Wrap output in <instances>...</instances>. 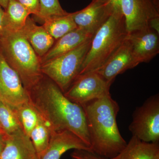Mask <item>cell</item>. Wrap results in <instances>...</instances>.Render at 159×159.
<instances>
[{
  "mask_svg": "<svg viewBox=\"0 0 159 159\" xmlns=\"http://www.w3.org/2000/svg\"><path fill=\"white\" fill-rule=\"evenodd\" d=\"M9 0H0V7L5 10L7 7Z\"/></svg>",
  "mask_w": 159,
  "mask_h": 159,
  "instance_id": "f546056e",
  "label": "cell"
},
{
  "mask_svg": "<svg viewBox=\"0 0 159 159\" xmlns=\"http://www.w3.org/2000/svg\"><path fill=\"white\" fill-rule=\"evenodd\" d=\"M0 159H39L30 137L22 129L6 134L5 145Z\"/></svg>",
  "mask_w": 159,
  "mask_h": 159,
  "instance_id": "5bb4252c",
  "label": "cell"
},
{
  "mask_svg": "<svg viewBox=\"0 0 159 159\" xmlns=\"http://www.w3.org/2000/svg\"><path fill=\"white\" fill-rule=\"evenodd\" d=\"M0 97L12 108L29 101V95L19 76L6 62L1 51Z\"/></svg>",
  "mask_w": 159,
  "mask_h": 159,
  "instance_id": "9c48e42d",
  "label": "cell"
},
{
  "mask_svg": "<svg viewBox=\"0 0 159 159\" xmlns=\"http://www.w3.org/2000/svg\"><path fill=\"white\" fill-rule=\"evenodd\" d=\"M52 131L48 122L40 116L38 122L29 137L37 152L39 158L48 148Z\"/></svg>",
  "mask_w": 159,
  "mask_h": 159,
  "instance_id": "ffe728a7",
  "label": "cell"
},
{
  "mask_svg": "<svg viewBox=\"0 0 159 159\" xmlns=\"http://www.w3.org/2000/svg\"><path fill=\"white\" fill-rule=\"evenodd\" d=\"M109 2H102L92 1L84 9L72 13L77 28L93 36L112 14Z\"/></svg>",
  "mask_w": 159,
  "mask_h": 159,
  "instance_id": "30bf717a",
  "label": "cell"
},
{
  "mask_svg": "<svg viewBox=\"0 0 159 159\" xmlns=\"http://www.w3.org/2000/svg\"><path fill=\"white\" fill-rule=\"evenodd\" d=\"M40 11L37 19L43 22L53 16L67 14L60 4L59 0H39Z\"/></svg>",
  "mask_w": 159,
  "mask_h": 159,
  "instance_id": "603a6c76",
  "label": "cell"
},
{
  "mask_svg": "<svg viewBox=\"0 0 159 159\" xmlns=\"http://www.w3.org/2000/svg\"><path fill=\"white\" fill-rule=\"evenodd\" d=\"M6 136V134L0 129V155L5 147Z\"/></svg>",
  "mask_w": 159,
  "mask_h": 159,
  "instance_id": "f1b7e54d",
  "label": "cell"
},
{
  "mask_svg": "<svg viewBox=\"0 0 159 159\" xmlns=\"http://www.w3.org/2000/svg\"><path fill=\"white\" fill-rule=\"evenodd\" d=\"M93 36L77 28L55 41L49 51L40 58L41 64L76 48Z\"/></svg>",
  "mask_w": 159,
  "mask_h": 159,
  "instance_id": "2e32d148",
  "label": "cell"
},
{
  "mask_svg": "<svg viewBox=\"0 0 159 159\" xmlns=\"http://www.w3.org/2000/svg\"><path fill=\"white\" fill-rule=\"evenodd\" d=\"M0 129H1V130H2V129H1V126H0Z\"/></svg>",
  "mask_w": 159,
  "mask_h": 159,
  "instance_id": "1f68e13d",
  "label": "cell"
},
{
  "mask_svg": "<svg viewBox=\"0 0 159 159\" xmlns=\"http://www.w3.org/2000/svg\"><path fill=\"white\" fill-rule=\"evenodd\" d=\"M92 1H98V2H107L110 0H92Z\"/></svg>",
  "mask_w": 159,
  "mask_h": 159,
  "instance_id": "4dcf8cb0",
  "label": "cell"
},
{
  "mask_svg": "<svg viewBox=\"0 0 159 159\" xmlns=\"http://www.w3.org/2000/svg\"><path fill=\"white\" fill-rule=\"evenodd\" d=\"M0 51L19 76L27 93L43 78L40 58L21 31L5 29L0 38Z\"/></svg>",
  "mask_w": 159,
  "mask_h": 159,
  "instance_id": "3957f363",
  "label": "cell"
},
{
  "mask_svg": "<svg viewBox=\"0 0 159 159\" xmlns=\"http://www.w3.org/2000/svg\"><path fill=\"white\" fill-rule=\"evenodd\" d=\"M13 108L23 131L30 137L40 117L39 113L30 101Z\"/></svg>",
  "mask_w": 159,
  "mask_h": 159,
  "instance_id": "44dd1931",
  "label": "cell"
},
{
  "mask_svg": "<svg viewBox=\"0 0 159 159\" xmlns=\"http://www.w3.org/2000/svg\"><path fill=\"white\" fill-rule=\"evenodd\" d=\"M80 106L85 113L92 151L107 158L116 156L127 144L117 125L118 102L110 95Z\"/></svg>",
  "mask_w": 159,
  "mask_h": 159,
  "instance_id": "7a4b0ae2",
  "label": "cell"
},
{
  "mask_svg": "<svg viewBox=\"0 0 159 159\" xmlns=\"http://www.w3.org/2000/svg\"><path fill=\"white\" fill-rule=\"evenodd\" d=\"M73 149L93 152L90 146L72 132L52 131L48 148L39 159H60L66 152Z\"/></svg>",
  "mask_w": 159,
  "mask_h": 159,
  "instance_id": "4fadbf2b",
  "label": "cell"
},
{
  "mask_svg": "<svg viewBox=\"0 0 159 159\" xmlns=\"http://www.w3.org/2000/svg\"><path fill=\"white\" fill-rule=\"evenodd\" d=\"M132 136L146 142L159 141V96L149 97L134 111L129 126Z\"/></svg>",
  "mask_w": 159,
  "mask_h": 159,
  "instance_id": "8992f818",
  "label": "cell"
},
{
  "mask_svg": "<svg viewBox=\"0 0 159 159\" xmlns=\"http://www.w3.org/2000/svg\"><path fill=\"white\" fill-rule=\"evenodd\" d=\"M149 27L159 34V17L151 20L149 22Z\"/></svg>",
  "mask_w": 159,
  "mask_h": 159,
  "instance_id": "83f0119b",
  "label": "cell"
},
{
  "mask_svg": "<svg viewBox=\"0 0 159 159\" xmlns=\"http://www.w3.org/2000/svg\"><path fill=\"white\" fill-rule=\"evenodd\" d=\"M159 35L149 27L127 33L126 39L139 64L149 62L159 54Z\"/></svg>",
  "mask_w": 159,
  "mask_h": 159,
  "instance_id": "7c38bea8",
  "label": "cell"
},
{
  "mask_svg": "<svg viewBox=\"0 0 159 159\" xmlns=\"http://www.w3.org/2000/svg\"><path fill=\"white\" fill-rule=\"evenodd\" d=\"M28 93L29 101L53 131H70L91 147L83 109L68 99L55 83L43 75Z\"/></svg>",
  "mask_w": 159,
  "mask_h": 159,
  "instance_id": "6da1fadb",
  "label": "cell"
},
{
  "mask_svg": "<svg viewBox=\"0 0 159 159\" xmlns=\"http://www.w3.org/2000/svg\"><path fill=\"white\" fill-rule=\"evenodd\" d=\"M26 8L30 14L35 17L39 16L40 11L39 0H16Z\"/></svg>",
  "mask_w": 159,
  "mask_h": 159,
  "instance_id": "cb8c5ba5",
  "label": "cell"
},
{
  "mask_svg": "<svg viewBox=\"0 0 159 159\" xmlns=\"http://www.w3.org/2000/svg\"><path fill=\"white\" fill-rule=\"evenodd\" d=\"M159 0H122L121 9L127 33L149 27L159 17Z\"/></svg>",
  "mask_w": 159,
  "mask_h": 159,
  "instance_id": "ba28073f",
  "label": "cell"
},
{
  "mask_svg": "<svg viewBox=\"0 0 159 159\" xmlns=\"http://www.w3.org/2000/svg\"><path fill=\"white\" fill-rule=\"evenodd\" d=\"M5 11V29L21 31L31 15L29 11L16 0H9Z\"/></svg>",
  "mask_w": 159,
  "mask_h": 159,
  "instance_id": "ac0fdd59",
  "label": "cell"
},
{
  "mask_svg": "<svg viewBox=\"0 0 159 159\" xmlns=\"http://www.w3.org/2000/svg\"><path fill=\"white\" fill-rule=\"evenodd\" d=\"M43 22V27L55 41L77 28L72 13L49 18Z\"/></svg>",
  "mask_w": 159,
  "mask_h": 159,
  "instance_id": "d6986e66",
  "label": "cell"
},
{
  "mask_svg": "<svg viewBox=\"0 0 159 159\" xmlns=\"http://www.w3.org/2000/svg\"><path fill=\"white\" fill-rule=\"evenodd\" d=\"M139 64L134 56L129 42L125 38L104 64L96 71L106 80L112 83L118 75Z\"/></svg>",
  "mask_w": 159,
  "mask_h": 159,
  "instance_id": "8fae6325",
  "label": "cell"
},
{
  "mask_svg": "<svg viewBox=\"0 0 159 159\" xmlns=\"http://www.w3.org/2000/svg\"><path fill=\"white\" fill-rule=\"evenodd\" d=\"M71 157L74 159H112L100 156L89 151L77 149L71 154Z\"/></svg>",
  "mask_w": 159,
  "mask_h": 159,
  "instance_id": "d4e9b609",
  "label": "cell"
},
{
  "mask_svg": "<svg viewBox=\"0 0 159 159\" xmlns=\"http://www.w3.org/2000/svg\"><path fill=\"white\" fill-rule=\"evenodd\" d=\"M0 126L7 135L22 128L14 109L0 98Z\"/></svg>",
  "mask_w": 159,
  "mask_h": 159,
  "instance_id": "7402d4cb",
  "label": "cell"
},
{
  "mask_svg": "<svg viewBox=\"0 0 159 159\" xmlns=\"http://www.w3.org/2000/svg\"><path fill=\"white\" fill-rule=\"evenodd\" d=\"M0 98H1V97H0Z\"/></svg>",
  "mask_w": 159,
  "mask_h": 159,
  "instance_id": "d6a6232c",
  "label": "cell"
},
{
  "mask_svg": "<svg viewBox=\"0 0 159 159\" xmlns=\"http://www.w3.org/2000/svg\"><path fill=\"white\" fill-rule=\"evenodd\" d=\"M5 30V11L0 7V38Z\"/></svg>",
  "mask_w": 159,
  "mask_h": 159,
  "instance_id": "4316f807",
  "label": "cell"
},
{
  "mask_svg": "<svg viewBox=\"0 0 159 159\" xmlns=\"http://www.w3.org/2000/svg\"><path fill=\"white\" fill-rule=\"evenodd\" d=\"M112 84L97 71L87 72L77 75L64 94L72 102L81 105L111 95Z\"/></svg>",
  "mask_w": 159,
  "mask_h": 159,
  "instance_id": "52a82bcc",
  "label": "cell"
},
{
  "mask_svg": "<svg viewBox=\"0 0 159 159\" xmlns=\"http://www.w3.org/2000/svg\"><path fill=\"white\" fill-rule=\"evenodd\" d=\"M127 33L123 15L112 13L92 38L79 74L97 71L122 44Z\"/></svg>",
  "mask_w": 159,
  "mask_h": 159,
  "instance_id": "277c9868",
  "label": "cell"
},
{
  "mask_svg": "<svg viewBox=\"0 0 159 159\" xmlns=\"http://www.w3.org/2000/svg\"><path fill=\"white\" fill-rule=\"evenodd\" d=\"M92 39L76 48L41 64L43 74L57 84L63 93L77 75L90 48Z\"/></svg>",
  "mask_w": 159,
  "mask_h": 159,
  "instance_id": "5b68a950",
  "label": "cell"
},
{
  "mask_svg": "<svg viewBox=\"0 0 159 159\" xmlns=\"http://www.w3.org/2000/svg\"><path fill=\"white\" fill-rule=\"evenodd\" d=\"M109 2L111 8L112 13L122 14L121 9L122 0H110Z\"/></svg>",
  "mask_w": 159,
  "mask_h": 159,
  "instance_id": "484cf974",
  "label": "cell"
},
{
  "mask_svg": "<svg viewBox=\"0 0 159 159\" xmlns=\"http://www.w3.org/2000/svg\"><path fill=\"white\" fill-rule=\"evenodd\" d=\"M112 159H159V144L146 142L133 136L126 146Z\"/></svg>",
  "mask_w": 159,
  "mask_h": 159,
  "instance_id": "e0dca14e",
  "label": "cell"
},
{
  "mask_svg": "<svg viewBox=\"0 0 159 159\" xmlns=\"http://www.w3.org/2000/svg\"><path fill=\"white\" fill-rule=\"evenodd\" d=\"M21 31L40 58L49 51L55 42L43 26L37 25L29 16Z\"/></svg>",
  "mask_w": 159,
  "mask_h": 159,
  "instance_id": "9a60e30c",
  "label": "cell"
}]
</instances>
